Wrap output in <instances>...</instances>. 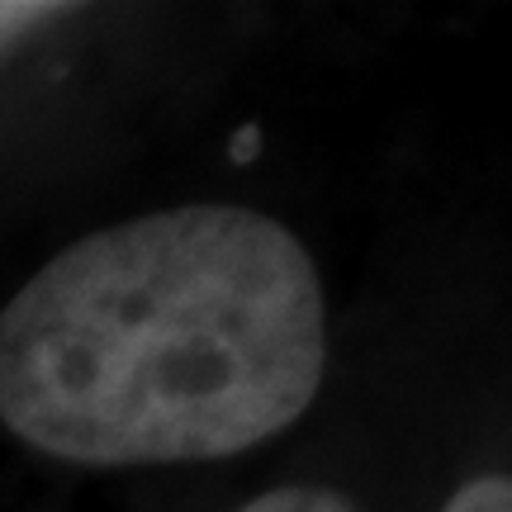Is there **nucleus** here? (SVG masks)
Masks as SVG:
<instances>
[{
	"instance_id": "obj_1",
	"label": "nucleus",
	"mask_w": 512,
	"mask_h": 512,
	"mask_svg": "<svg viewBox=\"0 0 512 512\" xmlns=\"http://www.w3.org/2000/svg\"><path fill=\"white\" fill-rule=\"evenodd\" d=\"M328 370L309 247L247 204L72 242L0 309V422L67 465H190L280 437Z\"/></svg>"
},
{
	"instance_id": "obj_2",
	"label": "nucleus",
	"mask_w": 512,
	"mask_h": 512,
	"mask_svg": "<svg viewBox=\"0 0 512 512\" xmlns=\"http://www.w3.org/2000/svg\"><path fill=\"white\" fill-rule=\"evenodd\" d=\"M238 512H366V508L351 503L347 494L328 489V484H280V489L252 498Z\"/></svg>"
},
{
	"instance_id": "obj_3",
	"label": "nucleus",
	"mask_w": 512,
	"mask_h": 512,
	"mask_svg": "<svg viewBox=\"0 0 512 512\" xmlns=\"http://www.w3.org/2000/svg\"><path fill=\"white\" fill-rule=\"evenodd\" d=\"M441 512H512V484L503 475H479L460 484Z\"/></svg>"
},
{
	"instance_id": "obj_4",
	"label": "nucleus",
	"mask_w": 512,
	"mask_h": 512,
	"mask_svg": "<svg viewBox=\"0 0 512 512\" xmlns=\"http://www.w3.org/2000/svg\"><path fill=\"white\" fill-rule=\"evenodd\" d=\"M67 15V5H34V0H0V53L15 43V38L34 34L38 24Z\"/></svg>"
}]
</instances>
